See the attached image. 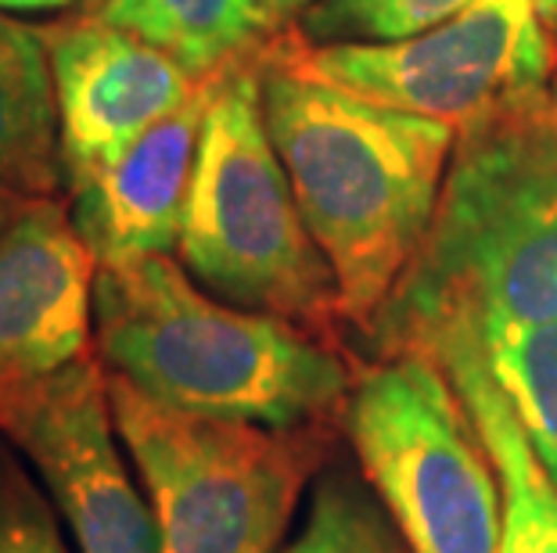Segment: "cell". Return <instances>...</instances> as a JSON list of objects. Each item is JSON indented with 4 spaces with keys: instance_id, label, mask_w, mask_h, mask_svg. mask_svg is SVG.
Returning a JSON list of instances; mask_svg holds the SVG:
<instances>
[{
    "instance_id": "cell-1",
    "label": "cell",
    "mask_w": 557,
    "mask_h": 553,
    "mask_svg": "<svg viewBox=\"0 0 557 553\" xmlns=\"http://www.w3.org/2000/svg\"><path fill=\"white\" fill-rule=\"evenodd\" d=\"M267 134L338 285L342 321L371 331L429 238L457 129L313 84L259 43Z\"/></svg>"
},
{
    "instance_id": "cell-2",
    "label": "cell",
    "mask_w": 557,
    "mask_h": 553,
    "mask_svg": "<svg viewBox=\"0 0 557 553\" xmlns=\"http://www.w3.org/2000/svg\"><path fill=\"white\" fill-rule=\"evenodd\" d=\"M557 321V126L550 98L457 129L435 223L371 324L382 356L446 324Z\"/></svg>"
},
{
    "instance_id": "cell-3",
    "label": "cell",
    "mask_w": 557,
    "mask_h": 553,
    "mask_svg": "<svg viewBox=\"0 0 557 553\" xmlns=\"http://www.w3.org/2000/svg\"><path fill=\"white\" fill-rule=\"evenodd\" d=\"M94 335L112 374L187 414L310 431L349 403L327 338L209 296L170 255L98 266Z\"/></svg>"
},
{
    "instance_id": "cell-4",
    "label": "cell",
    "mask_w": 557,
    "mask_h": 553,
    "mask_svg": "<svg viewBox=\"0 0 557 553\" xmlns=\"http://www.w3.org/2000/svg\"><path fill=\"white\" fill-rule=\"evenodd\" d=\"M176 252L209 296L231 305L327 341L342 321L335 274L267 134L259 47L223 68L212 93Z\"/></svg>"
},
{
    "instance_id": "cell-5",
    "label": "cell",
    "mask_w": 557,
    "mask_h": 553,
    "mask_svg": "<svg viewBox=\"0 0 557 553\" xmlns=\"http://www.w3.org/2000/svg\"><path fill=\"white\" fill-rule=\"evenodd\" d=\"M123 435L162 553H274L306 481L324 456L320 435L201 417L165 406L109 370Z\"/></svg>"
},
{
    "instance_id": "cell-6",
    "label": "cell",
    "mask_w": 557,
    "mask_h": 553,
    "mask_svg": "<svg viewBox=\"0 0 557 553\" xmlns=\"http://www.w3.org/2000/svg\"><path fill=\"white\" fill-rule=\"evenodd\" d=\"M346 425L410 553H500V475L435 360L399 352L360 370Z\"/></svg>"
},
{
    "instance_id": "cell-7",
    "label": "cell",
    "mask_w": 557,
    "mask_h": 553,
    "mask_svg": "<svg viewBox=\"0 0 557 553\" xmlns=\"http://www.w3.org/2000/svg\"><path fill=\"white\" fill-rule=\"evenodd\" d=\"M263 54L313 84L465 129L485 115L550 98L557 0H471L429 33L396 43H310L277 29Z\"/></svg>"
},
{
    "instance_id": "cell-8",
    "label": "cell",
    "mask_w": 557,
    "mask_h": 553,
    "mask_svg": "<svg viewBox=\"0 0 557 553\" xmlns=\"http://www.w3.org/2000/svg\"><path fill=\"white\" fill-rule=\"evenodd\" d=\"M0 431L40 475L79 553H162L151 503L123 461L109 370L94 352L44 378L0 385Z\"/></svg>"
},
{
    "instance_id": "cell-9",
    "label": "cell",
    "mask_w": 557,
    "mask_h": 553,
    "mask_svg": "<svg viewBox=\"0 0 557 553\" xmlns=\"http://www.w3.org/2000/svg\"><path fill=\"white\" fill-rule=\"evenodd\" d=\"M51 62L65 187L94 180L134 140L191 98L201 79L94 11L40 26Z\"/></svg>"
},
{
    "instance_id": "cell-10",
    "label": "cell",
    "mask_w": 557,
    "mask_h": 553,
    "mask_svg": "<svg viewBox=\"0 0 557 553\" xmlns=\"http://www.w3.org/2000/svg\"><path fill=\"white\" fill-rule=\"evenodd\" d=\"M98 259L62 198L0 230V385L44 378L90 352Z\"/></svg>"
},
{
    "instance_id": "cell-11",
    "label": "cell",
    "mask_w": 557,
    "mask_h": 553,
    "mask_svg": "<svg viewBox=\"0 0 557 553\" xmlns=\"http://www.w3.org/2000/svg\"><path fill=\"white\" fill-rule=\"evenodd\" d=\"M223 68L201 79L181 109L145 129L112 166L69 191L73 198L69 213L98 266L176 252L198 162L201 123H206Z\"/></svg>"
},
{
    "instance_id": "cell-12",
    "label": "cell",
    "mask_w": 557,
    "mask_h": 553,
    "mask_svg": "<svg viewBox=\"0 0 557 553\" xmlns=\"http://www.w3.org/2000/svg\"><path fill=\"white\" fill-rule=\"evenodd\" d=\"M413 352L435 360L457 388L493 456L504 492L500 553H557V486L482 360L460 338H432Z\"/></svg>"
},
{
    "instance_id": "cell-13",
    "label": "cell",
    "mask_w": 557,
    "mask_h": 553,
    "mask_svg": "<svg viewBox=\"0 0 557 553\" xmlns=\"http://www.w3.org/2000/svg\"><path fill=\"white\" fill-rule=\"evenodd\" d=\"M65 187L51 62L37 26L0 15V230Z\"/></svg>"
},
{
    "instance_id": "cell-14",
    "label": "cell",
    "mask_w": 557,
    "mask_h": 553,
    "mask_svg": "<svg viewBox=\"0 0 557 553\" xmlns=\"http://www.w3.org/2000/svg\"><path fill=\"white\" fill-rule=\"evenodd\" d=\"M90 11L159 47L195 79L252 54L274 33L263 0H98Z\"/></svg>"
},
{
    "instance_id": "cell-15",
    "label": "cell",
    "mask_w": 557,
    "mask_h": 553,
    "mask_svg": "<svg viewBox=\"0 0 557 553\" xmlns=\"http://www.w3.org/2000/svg\"><path fill=\"white\" fill-rule=\"evenodd\" d=\"M432 338H460L482 360L557 486V321L493 327L446 324L413 338L403 352L421 349Z\"/></svg>"
},
{
    "instance_id": "cell-16",
    "label": "cell",
    "mask_w": 557,
    "mask_h": 553,
    "mask_svg": "<svg viewBox=\"0 0 557 553\" xmlns=\"http://www.w3.org/2000/svg\"><path fill=\"white\" fill-rule=\"evenodd\" d=\"M471 0H313L299 15L310 43H396L429 33Z\"/></svg>"
},
{
    "instance_id": "cell-17",
    "label": "cell",
    "mask_w": 557,
    "mask_h": 553,
    "mask_svg": "<svg viewBox=\"0 0 557 553\" xmlns=\"http://www.w3.org/2000/svg\"><path fill=\"white\" fill-rule=\"evenodd\" d=\"M281 553H410L382 507L349 478L317 489L302 532Z\"/></svg>"
},
{
    "instance_id": "cell-18",
    "label": "cell",
    "mask_w": 557,
    "mask_h": 553,
    "mask_svg": "<svg viewBox=\"0 0 557 553\" xmlns=\"http://www.w3.org/2000/svg\"><path fill=\"white\" fill-rule=\"evenodd\" d=\"M0 553H73L62 532V514L4 431H0Z\"/></svg>"
},
{
    "instance_id": "cell-19",
    "label": "cell",
    "mask_w": 557,
    "mask_h": 553,
    "mask_svg": "<svg viewBox=\"0 0 557 553\" xmlns=\"http://www.w3.org/2000/svg\"><path fill=\"white\" fill-rule=\"evenodd\" d=\"M79 0H0V15H47V11H65Z\"/></svg>"
},
{
    "instance_id": "cell-20",
    "label": "cell",
    "mask_w": 557,
    "mask_h": 553,
    "mask_svg": "<svg viewBox=\"0 0 557 553\" xmlns=\"http://www.w3.org/2000/svg\"><path fill=\"white\" fill-rule=\"evenodd\" d=\"M313 0H263V11H267V18H270V26L281 29L284 22L295 18V15H302L306 8H310Z\"/></svg>"
},
{
    "instance_id": "cell-21",
    "label": "cell",
    "mask_w": 557,
    "mask_h": 553,
    "mask_svg": "<svg viewBox=\"0 0 557 553\" xmlns=\"http://www.w3.org/2000/svg\"><path fill=\"white\" fill-rule=\"evenodd\" d=\"M550 115H554V126H557V76H554V87H550Z\"/></svg>"
},
{
    "instance_id": "cell-22",
    "label": "cell",
    "mask_w": 557,
    "mask_h": 553,
    "mask_svg": "<svg viewBox=\"0 0 557 553\" xmlns=\"http://www.w3.org/2000/svg\"><path fill=\"white\" fill-rule=\"evenodd\" d=\"M94 4H98V0H94Z\"/></svg>"
}]
</instances>
